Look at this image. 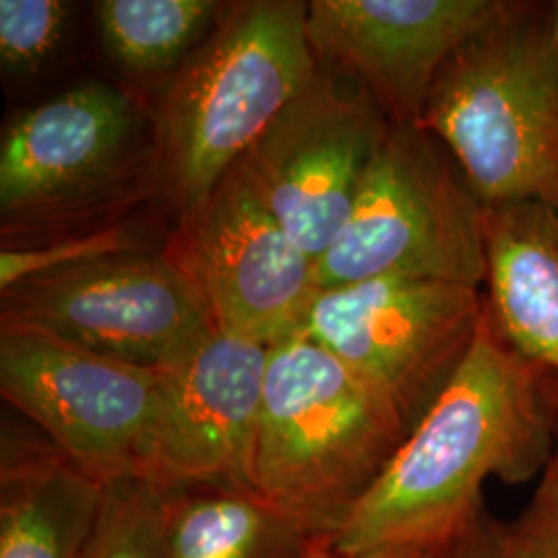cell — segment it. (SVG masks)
Segmentation results:
<instances>
[{"label":"cell","instance_id":"obj_1","mask_svg":"<svg viewBox=\"0 0 558 558\" xmlns=\"http://www.w3.org/2000/svg\"><path fill=\"white\" fill-rule=\"evenodd\" d=\"M557 439V377L500 338L486 308L453 377L327 539L341 555L449 548L478 523L484 484L536 478Z\"/></svg>","mask_w":558,"mask_h":558},{"label":"cell","instance_id":"obj_2","mask_svg":"<svg viewBox=\"0 0 558 558\" xmlns=\"http://www.w3.org/2000/svg\"><path fill=\"white\" fill-rule=\"evenodd\" d=\"M398 410L315 339L269 348L253 490L331 536L408 437Z\"/></svg>","mask_w":558,"mask_h":558},{"label":"cell","instance_id":"obj_3","mask_svg":"<svg viewBox=\"0 0 558 558\" xmlns=\"http://www.w3.org/2000/svg\"><path fill=\"white\" fill-rule=\"evenodd\" d=\"M418 126L442 143L484 209L558 207V46L518 7L440 69Z\"/></svg>","mask_w":558,"mask_h":558},{"label":"cell","instance_id":"obj_4","mask_svg":"<svg viewBox=\"0 0 558 558\" xmlns=\"http://www.w3.org/2000/svg\"><path fill=\"white\" fill-rule=\"evenodd\" d=\"M306 15L300 0L232 4L180 64L158 124L180 211L205 199L315 77Z\"/></svg>","mask_w":558,"mask_h":558},{"label":"cell","instance_id":"obj_5","mask_svg":"<svg viewBox=\"0 0 558 558\" xmlns=\"http://www.w3.org/2000/svg\"><path fill=\"white\" fill-rule=\"evenodd\" d=\"M486 209L439 140L391 122L350 218L315 263L319 290L379 278L486 281Z\"/></svg>","mask_w":558,"mask_h":558},{"label":"cell","instance_id":"obj_6","mask_svg":"<svg viewBox=\"0 0 558 558\" xmlns=\"http://www.w3.org/2000/svg\"><path fill=\"white\" fill-rule=\"evenodd\" d=\"M486 317L480 288L379 278L325 288L300 333L387 399L410 430L453 377Z\"/></svg>","mask_w":558,"mask_h":558},{"label":"cell","instance_id":"obj_7","mask_svg":"<svg viewBox=\"0 0 558 558\" xmlns=\"http://www.w3.org/2000/svg\"><path fill=\"white\" fill-rule=\"evenodd\" d=\"M0 294V319L147 368L177 364L216 331L195 288L163 251L52 269Z\"/></svg>","mask_w":558,"mask_h":558},{"label":"cell","instance_id":"obj_8","mask_svg":"<svg viewBox=\"0 0 558 558\" xmlns=\"http://www.w3.org/2000/svg\"><path fill=\"white\" fill-rule=\"evenodd\" d=\"M391 120L371 92L331 64L239 161L253 191L300 248L317 260L350 218L366 168Z\"/></svg>","mask_w":558,"mask_h":558},{"label":"cell","instance_id":"obj_9","mask_svg":"<svg viewBox=\"0 0 558 558\" xmlns=\"http://www.w3.org/2000/svg\"><path fill=\"white\" fill-rule=\"evenodd\" d=\"M163 253L195 288L216 331L267 348L302 331L320 292L315 260L269 214L239 163L182 211Z\"/></svg>","mask_w":558,"mask_h":558},{"label":"cell","instance_id":"obj_10","mask_svg":"<svg viewBox=\"0 0 558 558\" xmlns=\"http://www.w3.org/2000/svg\"><path fill=\"white\" fill-rule=\"evenodd\" d=\"M160 368L106 359L41 329L0 319V393L62 456L117 482L141 478Z\"/></svg>","mask_w":558,"mask_h":558},{"label":"cell","instance_id":"obj_11","mask_svg":"<svg viewBox=\"0 0 558 558\" xmlns=\"http://www.w3.org/2000/svg\"><path fill=\"white\" fill-rule=\"evenodd\" d=\"M267 360V345L214 331L189 356L160 368L141 478L160 488H253Z\"/></svg>","mask_w":558,"mask_h":558},{"label":"cell","instance_id":"obj_12","mask_svg":"<svg viewBox=\"0 0 558 558\" xmlns=\"http://www.w3.org/2000/svg\"><path fill=\"white\" fill-rule=\"evenodd\" d=\"M505 0H313L306 34L319 62L359 80L396 124H420L440 69L509 15Z\"/></svg>","mask_w":558,"mask_h":558},{"label":"cell","instance_id":"obj_13","mask_svg":"<svg viewBox=\"0 0 558 558\" xmlns=\"http://www.w3.org/2000/svg\"><path fill=\"white\" fill-rule=\"evenodd\" d=\"M135 106L101 83L40 104L0 149L2 221L41 220L87 199L119 172L135 137Z\"/></svg>","mask_w":558,"mask_h":558},{"label":"cell","instance_id":"obj_14","mask_svg":"<svg viewBox=\"0 0 558 558\" xmlns=\"http://www.w3.org/2000/svg\"><path fill=\"white\" fill-rule=\"evenodd\" d=\"M486 308L500 338L558 380V207H488Z\"/></svg>","mask_w":558,"mask_h":558},{"label":"cell","instance_id":"obj_15","mask_svg":"<svg viewBox=\"0 0 558 558\" xmlns=\"http://www.w3.org/2000/svg\"><path fill=\"white\" fill-rule=\"evenodd\" d=\"M106 482L52 442L2 439L0 558H81Z\"/></svg>","mask_w":558,"mask_h":558},{"label":"cell","instance_id":"obj_16","mask_svg":"<svg viewBox=\"0 0 558 558\" xmlns=\"http://www.w3.org/2000/svg\"><path fill=\"white\" fill-rule=\"evenodd\" d=\"M161 490L163 558H304L315 538L253 488Z\"/></svg>","mask_w":558,"mask_h":558},{"label":"cell","instance_id":"obj_17","mask_svg":"<svg viewBox=\"0 0 558 558\" xmlns=\"http://www.w3.org/2000/svg\"><path fill=\"white\" fill-rule=\"evenodd\" d=\"M106 52L122 69L147 75L179 66L221 15L211 0H101L96 4Z\"/></svg>","mask_w":558,"mask_h":558},{"label":"cell","instance_id":"obj_18","mask_svg":"<svg viewBox=\"0 0 558 558\" xmlns=\"http://www.w3.org/2000/svg\"><path fill=\"white\" fill-rule=\"evenodd\" d=\"M161 495L149 480L108 482L81 558H163Z\"/></svg>","mask_w":558,"mask_h":558},{"label":"cell","instance_id":"obj_19","mask_svg":"<svg viewBox=\"0 0 558 558\" xmlns=\"http://www.w3.org/2000/svg\"><path fill=\"white\" fill-rule=\"evenodd\" d=\"M69 4L60 0H0V59L9 71L38 66L64 34Z\"/></svg>","mask_w":558,"mask_h":558},{"label":"cell","instance_id":"obj_20","mask_svg":"<svg viewBox=\"0 0 558 558\" xmlns=\"http://www.w3.org/2000/svg\"><path fill=\"white\" fill-rule=\"evenodd\" d=\"M145 248L147 246L124 228H104L77 239L57 240L29 248H4L0 253V288L7 290L21 279L52 269Z\"/></svg>","mask_w":558,"mask_h":558},{"label":"cell","instance_id":"obj_21","mask_svg":"<svg viewBox=\"0 0 558 558\" xmlns=\"http://www.w3.org/2000/svg\"><path fill=\"white\" fill-rule=\"evenodd\" d=\"M458 558H548V539L536 530L478 521L458 542Z\"/></svg>","mask_w":558,"mask_h":558},{"label":"cell","instance_id":"obj_22","mask_svg":"<svg viewBox=\"0 0 558 558\" xmlns=\"http://www.w3.org/2000/svg\"><path fill=\"white\" fill-rule=\"evenodd\" d=\"M519 523L538 532L558 530V439L555 451L542 472L538 493L534 495L530 509L523 513Z\"/></svg>","mask_w":558,"mask_h":558},{"label":"cell","instance_id":"obj_23","mask_svg":"<svg viewBox=\"0 0 558 558\" xmlns=\"http://www.w3.org/2000/svg\"><path fill=\"white\" fill-rule=\"evenodd\" d=\"M435 553H422V550H377V553H364V555H341L331 546L329 539L317 536L311 539L304 558H430Z\"/></svg>","mask_w":558,"mask_h":558},{"label":"cell","instance_id":"obj_24","mask_svg":"<svg viewBox=\"0 0 558 558\" xmlns=\"http://www.w3.org/2000/svg\"><path fill=\"white\" fill-rule=\"evenodd\" d=\"M539 534H544L548 539V558H558V530H555V532H539Z\"/></svg>","mask_w":558,"mask_h":558},{"label":"cell","instance_id":"obj_25","mask_svg":"<svg viewBox=\"0 0 558 558\" xmlns=\"http://www.w3.org/2000/svg\"><path fill=\"white\" fill-rule=\"evenodd\" d=\"M430 558H458V542L449 548H442L439 553H435Z\"/></svg>","mask_w":558,"mask_h":558},{"label":"cell","instance_id":"obj_26","mask_svg":"<svg viewBox=\"0 0 558 558\" xmlns=\"http://www.w3.org/2000/svg\"><path fill=\"white\" fill-rule=\"evenodd\" d=\"M550 25H553V36H555V41H557L558 46V2L555 4V11H553V20H550Z\"/></svg>","mask_w":558,"mask_h":558}]
</instances>
